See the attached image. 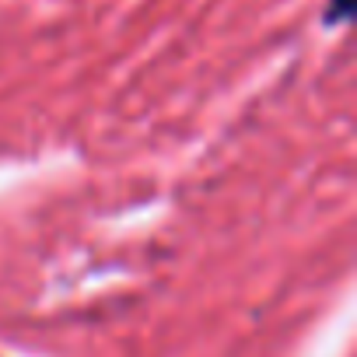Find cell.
Wrapping results in <instances>:
<instances>
[{
    "label": "cell",
    "instance_id": "1",
    "mask_svg": "<svg viewBox=\"0 0 357 357\" xmlns=\"http://www.w3.org/2000/svg\"><path fill=\"white\" fill-rule=\"evenodd\" d=\"M350 11H354V0H333L329 11H326V25H340V22H347Z\"/></svg>",
    "mask_w": 357,
    "mask_h": 357
}]
</instances>
